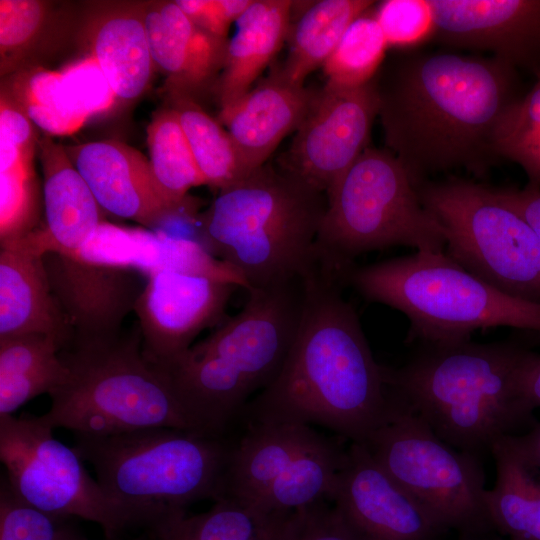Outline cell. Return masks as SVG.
Returning a JSON list of instances; mask_svg holds the SVG:
<instances>
[{
	"label": "cell",
	"mask_w": 540,
	"mask_h": 540,
	"mask_svg": "<svg viewBox=\"0 0 540 540\" xmlns=\"http://www.w3.org/2000/svg\"><path fill=\"white\" fill-rule=\"evenodd\" d=\"M416 190L442 225L452 260L493 288L540 304V237L493 187L448 175Z\"/></svg>",
	"instance_id": "cell-10"
},
{
	"label": "cell",
	"mask_w": 540,
	"mask_h": 540,
	"mask_svg": "<svg viewBox=\"0 0 540 540\" xmlns=\"http://www.w3.org/2000/svg\"><path fill=\"white\" fill-rule=\"evenodd\" d=\"M68 157L106 213L152 231L185 220L195 223V207L173 203L156 181L149 159L117 140L64 146Z\"/></svg>",
	"instance_id": "cell-18"
},
{
	"label": "cell",
	"mask_w": 540,
	"mask_h": 540,
	"mask_svg": "<svg viewBox=\"0 0 540 540\" xmlns=\"http://www.w3.org/2000/svg\"><path fill=\"white\" fill-rule=\"evenodd\" d=\"M459 540H505V539L498 536L491 535V533H489V534L477 535V536H461Z\"/></svg>",
	"instance_id": "cell-47"
},
{
	"label": "cell",
	"mask_w": 540,
	"mask_h": 540,
	"mask_svg": "<svg viewBox=\"0 0 540 540\" xmlns=\"http://www.w3.org/2000/svg\"><path fill=\"white\" fill-rule=\"evenodd\" d=\"M149 538V537H148ZM150 540V539H149Z\"/></svg>",
	"instance_id": "cell-49"
},
{
	"label": "cell",
	"mask_w": 540,
	"mask_h": 540,
	"mask_svg": "<svg viewBox=\"0 0 540 540\" xmlns=\"http://www.w3.org/2000/svg\"><path fill=\"white\" fill-rule=\"evenodd\" d=\"M388 47H416L431 35V17L425 0H386L374 10Z\"/></svg>",
	"instance_id": "cell-40"
},
{
	"label": "cell",
	"mask_w": 540,
	"mask_h": 540,
	"mask_svg": "<svg viewBox=\"0 0 540 540\" xmlns=\"http://www.w3.org/2000/svg\"><path fill=\"white\" fill-rule=\"evenodd\" d=\"M318 91L289 82L278 68L229 105L218 121L226 127L247 174L266 164L283 138L296 131Z\"/></svg>",
	"instance_id": "cell-19"
},
{
	"label": "cell",
	"mask_w": 540,
	"mask_h": 540,
	"mask_svg": "<svg viewBox=\"0 0 540 540\" xmlns=\"http://www.w3.org/2000/svg\"><path fill=\"white\" fill-rule=\"evenodd\" d=\"M345 283L366 300L403 313L410 322L407 343H458L476 330L504 326L540 333L539 303L493 288L444 251L354 265Z\"/></svg>",
	"instance_id": "cell-8"
},
{
	"label": "cell",
	"mask_w": 540,
	"mask_h": 540,
	"mask_svg": "<svg viewBox=\"0 0 540 540\" xmlns=\"http://www.w3.org/2000/svg\"><path fill=\"white\" fill-rule=\"evenodd\" d=\"M295 1L253 0L235 22L214 91L220 107L246 94L288 37Z\"/></svg>",
	"instance_id": "cell-25"
},
{
	"label": "cell",
	"mask_w": 540,
	"mask_h": 540,
	"mask_svg": "<svg viewBox=\"0 0 540 540\" xmlns=\"http://www.w3.org/2000/svg\"><path fill=\"white\" fill-rule=\"evenodd\" d=\"M146 8L147 5L113 8L96 15L88 26L90 56L117 99L135 100L152 78L155 65L145 27Z\"/></svg>",
	"instance_id": "cell-24"
},
{
	"label": "cell",
	"mask_w": 540,
	"mask_h": 540,
	"mask_svg": "<svg viewBox=\"0 0 540 540\" xmlns=\"http://www.w3.org/2000/svg\"><path fill=\"white\" fill-rule=\"evenodd\" d=\"M24 334L50 336L63 348L73 339L50 288L43 254L20 240L0 250V337Z\"/></svg>",
	"instance_id": "cell-22"
},
{
	"label": "cell",
	"mask_w": 540,
	"mask_h": 540,
	"mask_svg": "<svg viewBox=\"0 0 540 540\" xmlns=\"http://www.w3.org/2000/svg\"><path fill=\"white\" fill-rule=\"evenodd\" d=\"M60 73L69 104L86 119L108 110L115 103V93L90 55L69 65Z\"/></svg>",
	"instance_id": "cell-39"
},
{
	"label": "cell",
	"mask_w": 540,
	"mask_h": 540,
	"mask_svg": "<svg viewBox=\"0 0 540 540\" xmlns=\"http://www.w3.org/2000/svg\"><path fill=\"white\" fill-rule=\"evenodd\" d=\"M44 184V222L23 238L43 255L76 253L103 222L104 211L68 157L49 137L38 140Z\"/></svg>",
	"instance_id": "cell-21"
},
{
	"label": "cell",
	"mask_w": 540,
	"mask_h": 540,
	"mask_svg": "<svg viewBox=\"0 0 540 540\" xmlns=\"http://www.w3.org/2000/svg\"><path fill=\"white\" fill-rule=\"evenodd\" d=\"M48 5L37 0L0 1L1 75L16 73L46 23Z\"/></svg>",
	"instance_id": "cell-37"
},
{
	"label": "cell",
	"mask_w": 540,
	"mask_h": 540,
	"mask_svg": "<svg viewBox=\"0 0 540 540\" xmlns=\"http://www.w3.org/2000/svg\"><path fill=\"white\" fill-rule=\"evenodd\" d=\"M445 244L442 225L400 161L369 146L327 193L315 246L318 264L345 280L361 254L394 246L443 252Z\"/></svg>",
	"instance_id": "cell-9"
},
{
	"label": "cell",
	"mask_w": 540,
	"mask_h": 540,
	"mask_svg": "<svg viewBox=\"0 0 540 540\" xmlns=\"http://www.w3.org/2000/svg\"><path fill=\"white\" fill-rule=\"evenodd\" d=\"M62 348L43 334L0 337V416L13 415L28 401L66 383L69 370L60 356Z\"/></svg>",
	"instance_id": "cell-28"
},
{
	"label": "cell",
	"mask_w": 540,
	"mask_h": 540,
	"mask_svg": "<svg viewBox=\"0 0 540 540\" xmlns=\"http://www.w3.org/2000/svg\"><path fill=\"white\" fill-rule=\"evenodd\" d=\"M373 80L385 148L415 187L455 169L485 178L526 94L519 71L498 58L418 47L386 56Z\"/></svg>",
	"instance_id": "cell-1"
},
{
	"label": "cell",
	"mask_w": 540,
	"mask_h": 540,
	"mask_svg": "<svg viewBox=\"0 0 540 540\" xmlns=\"http://www.w3.org/2000/svg\"><path fill=\"white\" fill-rule=\"evenodd\" d=\"M496 481L485 492L494 530L508 540H540V470L514 447L509 436L491 448Z\"/></svg>",
	"instance_id": "cell-27"
},
{
	"label": "cell",
	"mask_w": 540,
	"mask_h": 540,
	"mask_svg": "<svg viewBox=\"0 0 540 540\" xmlns=\"http://www.w3.org/2000/svg\"><path fill=\"white\" fill-rule=\"evenodd\" d=\"M243 308L163 367L209 434L223 436L249 398L273 382L294 340L303 280L250 289Z\"/></svg>",
	"instance_id": "cell-5"
},
{
	"label": "cell",
	"mask_w": 540,
	"mask_h": 540,
	"mask_svg": "<svg viewBox=\"0 0 540 540\" xmlns=\"http://www.w3.org/2000/svg\"><path fill=\"white\" fill-rule=\"evenodd\" d=\"M145 27L155 68L169 94L196 97L215 89L224 68L228 39L198 28L175 1L147 5Z\"/></svg>",
	"instance_id": "cell-20"
},
{
	"label": "cell",
	"mask_w": 540,
	"mask_h": 540,
	"mask_svg": "<svg viewBox=\"0 0 540 540\" xmlns=\"http://www.w3.org/2000/svg\"><path fill=\"white\" fill-rule=\"evenodd\" d=\"M147 145L153 175L168 199L179 206L194 207L187 198L188 191L206 184L170 106L152 116L147 127Z\"/></svg>",
	"instance_id": "cell-32"
},
{
	"label": "cell",
	"mask_w": 540,
	"mask_h": 540,
	"mask_svg": "<svg viewBox=\"0 0 540 540\" xmlns=\"http://www.w3.org/2000/svg\"><path fill=\"white\" fill-rule=\"evenodd\" d=\"M329 440L305 424H248L234 444L224 498L252 503L296 459Z\"/></svg>",
	"instance_id": "cell-23"
},
{
	"label": "cell",
	"mask_w": 540,
	"mask_h": 540,
	"mask_svg": "<svg viewBox=\"0 0 540 540\" xmlns=\"http://www.w3.org/2000/svg\"><path fill=\"white\" fill-rule=\"evenodd\" d=\"M41 226L34 168L0 172V244L17 242Z\"/></svg>",
	"instance_id": "cell-36"
},
{
	"label": "cell",
	"mask_w": 540,
	"mask_h": 540,
	"mask_svg": "<svg viewBox=\"0 0 540 540\" xmlns=\"http://www.w3.org/2000/svg\"><path fill=\"white\" fill-rule=\"evenodd\" d=\"M327 195L281 166L264 164L224 188L198 215L200 242L250 289L305 279L318 266L316 238Z\"/></svg>",
	"instance_id": "cell-4"
},
{
	"label": "cell",
	"mask_w": 540,
	"mask_h": 540,
	"mask_svg": "<svg viewBox=\"0 0 540 540\" xmlns=\"http://www.w3.org/2000/svg\"><path fill=\"white\" fill-rule=\"evenodd\" d=\"M74 440L107 496L148 530L191 503L225 496L235 442L224 436L148 428Z\"/></svg>",
	"instance_id": "cell-6"
},
{
	"label": "cell",
	"mask_w": 540,
	"mask_h": 540,
	"mask_svg": "<svg viewBox=\"0 0 540 540\" xmlns=\"http://www.w3.org/2000/svg\"><path fill=\"white\" fill-rule=\"evenodd\" d=\"M497 152L501 160L523 169L528 179L526 187L540 189V79L506 117Z\"/></svg>",
	"instance_id": "cell-35"
},
{
	"label": "cell",
	"mask_w": 540,
	"mask_h": 540,
	"mask_svg": "<svg viewBox=\"0 0 540 540\" xmlns=\"http://www.w3.org/2000/svg\"><path fill=\"white\" fill-rule=\"evenodd\" d=\"M238 288L202 274L170 269L150 273L134 307L145 357L165 366L185 353L203 330L223 321Z\"/></svg>",
	"instance_id": "cell-15"
},
{
	"label": "cell",
	"mask_w": 540,
	"mask_h": 540,
	"mask_svg": "<svg viewBox=\"0 0 540 540\" xmlns=\"http://www.w3.org/2000/svg\"><path fill=\"white\" fill-rule=\"evenodd\" d=\"M370 0H319L309 2L288 33L289 50L278 67L291 83L304 85L307 76L323 66L350 24L371 9Z\"/></svg>",
	"instance_id": "cell-29"
},
{
	"label": "cell",
	"mask_w": 540,
	"mask_h": 540,
	"mask_svg": "<svg viewBox=\"0 0 540 540\" xmlns=\"http://www.w3.org/2000/svg\"><path fill=\"white\" fill-rule=\"evenodd\" d=\"M371 9L350 24L323 64L327 84L357 87L372 80L377 73L388 44Z\"/></svg>",
	"instance_id": "cell-34"
},
{
	"label": "cell",
	"mask_w": 540,
	"mask_h": 540,
	"mask_svg": "<svg viewBox=\"0 0 540 540\" xmlns=\"http://www.w3.org/2000/svg\"><path fill=\"white\" fill-rule=\"evenodd\" d=\"M185 15L208 34L228 39V30L252 4L253 0H178Z\"/></svg>",
	"instance_id": "cell-41"
},
{
	"label": "cell",
	"mask_w": 540,
	"mask_h": 540,
	"mask_svg": "<svg viewBox=\"0 0 540 540\" xmlns=\"http://www.w3.org/2000/svg\"><path fill=\"white\" fill-rule=\"evenodd\" d=\"M514 447L533 466L540 470V422L526 433L509 436Z\"/></svg>",
	"instance_id": "cell-45"
},
{
	"label": "cell",
	"mask_w": 540,
	"mask_h": 540,
	"mask_svg": "<svg viewBox=\"0 0 540 540\" xmlns=\"http://www.w3.org/2000/svg\"><path fill=\"white\" fill-rule=\"evenodd\" d=\"M536 352L512 340L421 344L384 368L390 391L450 446L481 458L537 421L524 383Z\"/></svg>",
	"instance_id": "cell-3"
},
{
	"label": "cell",
	"mask_w": 540,
	"mask_h": 540,
	"mask_svg": "<svg viewBox=\"0 0 540 540\" xmlns=\"http://www.w3.org/2000/svg\"><path fill=\"white\" fill-rule=\"evenodd\" d=\"M44 266L52 293L72 331L70 344L109 341L142 293L146 277L136 270L47 252Z\"/></svg>",
	"instance_id": "cell-17"
},
{
	"label": "cell",
	"mask_w": 540,
	"mask_h": 540,
	"mask_svg": "<svg viewBox=\"0 0 540 540\" xmlns=\"http://www.w3.org/2000/svg\"><path fill=\"white\" fill-rule=\"evenodd\" d=\"M69 370L43 418L73 434L105 436L148 428L209 434L187 410L167 371L148 360L138 326L115 339L70 344ZM211 435V434H209Z\"/></svg>",
	"instance_id": "cell-7"
},
{
	"label": "cell",
	"mask_w": 540,
	"mask_h": 540,
	"mask_svg": "<svg viewBox=\"0 0 540 540\" xmlns=\"http://www.w3.org/2000/svg\"><path fill=\"white\" fill-rule=\"evenodd\" d=\"M344 285L320 265L303 279L294 340L276 378L246 405L248 424L318 425L365 443L391 418L397 399L343 296Z\"/></svg>",
	"instance_id": "cell-2"
},
{
	"label": "cell",
	"mask_w": 540,
	"mask_h": 540,
	"mask_svg": "<svg viewBox=\"0 0 540 540\" xmlns=\"http://www.w3.org/2000/svg\"><path fill=\"white\" fill-rule=\"evenodd\" d=\"M5 87L34 125L49 135L72 134L87 120L69 104L60 71L24 68Z\"/></svg>",
	"instance_id": "cell-33"
},
{
	"label": "cell",
	"mask_w": 540,
	"mask_h": 540,
	"mask_svg": "<svg viewBox=\"0 0 540 540\" xmlns=\"http://www.w3.org/2000/svg\"><path fill=\"white\" fill-rule=\"evenodd\" d=\"M206 512L171 514L150 528V540H297L302 510L268 511L222 498Z\"/></svg>",
	"instance_id": "cell-26"
},
{
	"label": "cell",
	"mask_w": 540,
	"mask_h": 540,
	"mask_svg": "<svg viewBox=\"0 0 540 540\" xmlns=\"http://www.w3.org/2000/svg\"><path fill=\"white\" fill-rule=\"evenodd\" d=\"M35 125L5 86L0 97V148L16 150L33 159L38 146Z\"/></svg>",
	"instance_id": "cell-42"
},
{
	"label": "cell",
	"mask_w": 540,
	"mask_h": 540,
	"mask_svg": "<svg viewBox=\"0 0 540 540\" xmlns=\"http://www.w3.org/2000/svg\"><path fill=\"white\" fill-rule=\"evenodd\" d=\"M297 540H354L326 500L302 508Z\"/></svg>",
	"instance_id": "cell-43"
},
{
	"label": "cell",
	"mask_w": 540,
	"mask_h": 540,
	"mask_svg": "<svg viewBox=\"0 0 540 540\" xmlns=\"http://www.w3.org/2000/svg\"><path fill=\"white\" fill-rule=\"evenodd\" d=\"M364 444L387 474L448 531L460 537L495 531L481 458L444 442L399 399L391 418Z\"/></svg>",
	"instance_id": "cell-11"
},
{
	"label": "cell",
	"mask_w": 540,
	"mask_h": 540,
	"mask_svg": "<svg viewBox=\"0 0 540 540\" xmlns=\"http://www.w3.org/2000/svg\"><path fill=\"white\" fill-rule=\"evenodd\" d=\"M354 540H443L448 531L396 483L364 443H350L330 499Z\"/></svg>",
	"instance_id": "cell-14"
},
{
	"label": "cell",
	"mask_w": 540,
	"mask_h": 540,
	"mask_svg": "<svg viewBox=\"0 0 540 540\" xmlns=\"http://www.w3.org/2000/svg\"><path fill=\"white\" fill-rule=\"evenodd\" d=\"M497 197L521 215L540 237V189L495 188Z\"/></svg>",
	"instance_id": "cell-44"
},
{
	"label": "cell",
	"mask_w": 540,
	"mask_h": 540,
	"mask_svg": "<svg viewBox=\"0 0 540 540\" xmlns=\"http://www.w3.org/2000/svg\"><path fill=\"white\" fill-rule=\"evenodd\" d=\"M525 397L534 410L540 407V354L536 353L528 367L525 383Z\"/></svg>",
	"instance_id": "cell-46"
},
{
	"label": "cell",
	"mask_w": 540,
	"mask_h": 540,
	"mask_svg": "<svg viewBox=\"0 0 540 540\" xmlns=\"http://www.w3.org/2000/svg\"><path fill=\"white\" fill-rule=\"evenodd\" d=\"M64 518L46 513L20 499L6 477L0 484V540H77Z\"/></svg>",
	"instance_id": "cell-38"
},
{
	"label": "cell",
	"mask_w": 540,
	"mask_h": 540,
	"mask_svg": "<svg viewBox=\"0 0 540 540\" xmlns=\"http://www.w3.org/2000/svg\"><path fill=\"white\" fill-rule=\"evenodd\" d=\"M429 40L488 52L540 79V0H425Z\"/></svg>",
	"instance_id": "cell-16"
},
{
	"label": "cell",
	"mask_w": 540,
	"mask_h": 540,
	"mask_svg": "<svg viewBox=\"0 0 540 540\" xmlns=\"http://www.w3.org/2000/svg\"><path fill=\"white\" fill-rule=\"evenodd\" d=\"M345 456L346 449L329 440L296 459L249 504L268 511L287 512L330 500Z\"/></svg>",
	"instance_id": "cell-31"
},
{
	"label": "cell",
	"mask_w": 540,
	"mask_h": 540,
	"mask_svg": "<svg viewBox=\"0 0 540 540\" xmlns=\"http://www.w3.org/2000/svg\"><path fill=\"white\" fill-rule=\"evenodd\" d=\"M43 418L0 416V460L13 492L46 513L98 524L107 539L141 527L87 472L74 448L53 435Z\"/></svg>",
	"instance_id": "cell-12"
},
{
	"label": "cell",
	"mask_w": 540,
	"mask_h": 540,
	"mask_svg": "<svg viewBox=\"0 0 540 540\" xmlns=\"http://www.w3.org/2000/svg\"><path fill=\"white\" fill-rule=\"evenodd\" d=\"M77 540H86V539H84V538L81 537V538H79V539H77ZM106 540H120V539H119V538H114V539H106ZM131 540H149V539H148V538L146 539V538L141 537V538H135V539H131Z\"/></svg>",
	"instance_id": "cell-48"
},
{
	"label": "cell",
	"mask_w": 540,
	"mask_h": 540,
	"mask_svg": "<svg viewBox=\"0 0 540 540\" xmlns=\"http://www.w3.org/2000/svg\"><path fill=\"white\" fill-rule=\"evenodd\" d=\"M169 102L206 185L220 191L248 175L229 132L218 120L191 97L169 94Z\"/></svg>",
	"instance_id": "cell-30"
},
{
	"label": "cell",
	"mask_w": 540,
	"mask_h": 540,
	"mask_svg": "<svg viewBox=\"0 0 540 540\" xmlns=\"http://www.w3.org/2000/svg\"><path fill=\"white\" fill-rule=\"evenodd\" d=\"M378 112L373 78L357 87L326 83L278 165L327 195L369 147Z\"/></svg>",
	"instance_id": "cell-13"
}]
</instances>
